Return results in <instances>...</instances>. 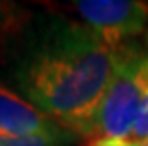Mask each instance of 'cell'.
I'll list each match as a JSON object with an SVG mask.
<instances>
[{
	"instance_id": "cell-8",
	"label": "cell",
	"mask_w": 148,
	"mask_h": 146,
	"mask_svg": "<svg viewBox=\"0 0 148 146\" xmlns=\"http://www.w3.org/2000/svg\"><path fill=\"white\" fill-rule=\"evenodd\" d=\"M89 146H140V144L131 141V138H99V141H91Z\"/></svg>"
},
{
	"instance_id": "cell-7",
	"label": "cell",
	"mask_w": 148,
	"mask_h": 146,
	"mask_svg": "<svg viewBox=\"0 0 148 146\" xmlns=\"http://www.w3.org/2000/svg\"><path fill=\"white\" fill-rule=\"evenodd\" d=\"M17 25H21V15L19 10L12 4L0 2V34H8L17 29Z\"/></svg>"
},
{
	"instance_id": "cell-3",
	"label": "cell",
	"mask_w": 148,
	"mask_h": 146,
	"mask_svg": "<svg viewBox=\"0 0 148 146\" xmlns=\"http://www.w3.org/2000/svg\"><path fill=\"white\" fill-rule=\"evenodd\" d=\"M72 10L112 49L148 32V4L137 0H80Z\"/></svg>"
},
{
	"instance_id": "cell-6",
	"label": "cell",
	"mask_w": 148,
	"mask_h": 146,
	"mask_svg": "<svg viewBox=\"0 0 148 146\" xmlns=\"http://www.w3.org/2000/svg\"><path fill=\"white\" fill-rule=\"evenodd\" d=\"M65 141V129H59L53 133H40L21 138H4L2 146H61Z\"/></svg>"
},
{
	"instance_id": "cell-10",
	"label": "cell",
	"mask_w": 148,
	"mask_h": 146,
	"mask_svg": "<svg viewBox=\"0 0 148 146\" xmlns=\"http://www.w3.org/2000/svg\"><path fill=\"white\" fill-rule=\"evenodd\" d=\"M146 47H148V32H146Z\"/></svg>"
},
{
	"instance_id": "cell-1",
	"label": "cell",
	"mask_w": 148,
	"mask_h": 146,
	"mask_svg": "<svg viewBox=\"0 0 148 146\" xmlns=\"http://www.w3.org/2000/svg\"><path fill=\"white\" fill-rule=\"evenodd\" d=\"M114 70V49L80 23H59L17 70L27 101L65 131L82 135Z\"/></svg>"
},
{
	"instance_id": "cell-5",
	"label": "cell",
	"mask_w": 148,
	"mask_h": 146,
	"mask_svg": "<svg viewBox=\"0 0 148 146\" xmlns=\"http://www.w3.org/2000/svg\"><path fill=\"white\" fill-rule=\"evenodd\" d=\"M131 141L135 142L148 141V57L143 66V101H140V110L137 116L135 127L131 131Z\"/></svg>"
},
{
	"instance_id": "cell-2",
	"label": "cell",
	"mask_w": 148,
	"mask_h": 146,
	"mask_svg": "<svg viewBox=\"0 0 148 146\" xmlns=\"http://www.w3.org/2000/svg\"><path fill=\"white\" fill-rule=\"evenodd\" d=\"M148 57L146 44L127 42L114 49V70L82 137L131 138L143 101V66Z\"/></svg>"
},
{
	"instance_id": "cell-11",
	"label": "cell",
	"mask_w": 148,
	"mask_h": 146,
	"mask_svg": "<svg viewBox=\"0 0 148 146\" xmlns=\"http://www.w3.org/2000/svg\"><path fill=\"white\" fill-rule=\"evenodd\" d=\"M2 141H4V138H0V146H2Z\"/></svg>"
},
{
	"instance_id": "cell-4",
	"label": "cell",
	"mask_w": 148,
	"mask_h": 146,
	"mask_svg": "<svg viewBox=\"0 0 148 146\" xmlns=\"http://www.w3.org/2000/svg\"><path fill=\"white\" fill-rule=\"evenodd\" d=\"M63 129L42 110L0 84V138H21Z\"/></svg>"
},
{
	"instance_id": "cell-9",
	"label": "cell",
	"mask_w": 148,
	"mask_h": 146,
	"mask_svg": "<svg viewBox=\"0 0 148 146\" xmlns=\"http://www.w3.org/2000/svg\"><path fill=\"white\" fill-rule=\"evenodd\" d=\"M140 146H148V141H144V142H139Z\"/></svg>"
}]
</instances>
